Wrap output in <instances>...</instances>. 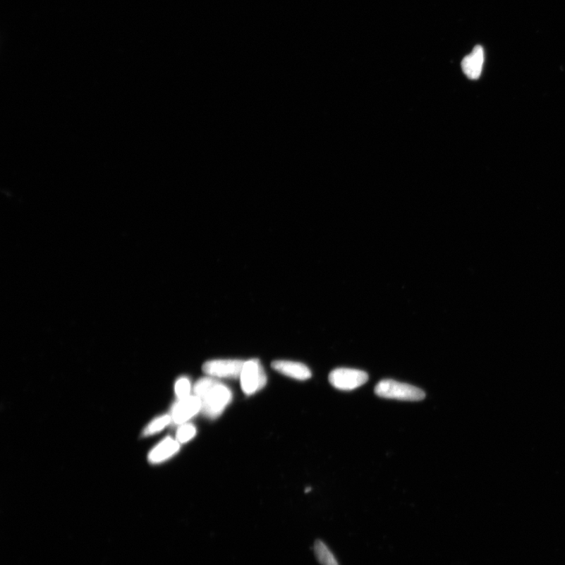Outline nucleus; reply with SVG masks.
Listing matches in <instances>:
<instances>
[{
    "label": "nucleus",
    "mask_w": 565,
    "mask_h": 565,
    "mask_svg": "<svg viewBox=\"0 0 565 565\" xmlns=\"http://www.w3.org/2000/svg\"><path fill=\"white\" fill-rule=\"evenodd\" d=\"M193 390L201 401V413L212 420L219 417L233 399L231 390L212 377L199 379Z\"/></svg>",
    "instance_id": "1"
},
{
    "label": "nucleus",
    "mask_w": 565,
    "mask_h": 565,
    "mask_svg": "<svg viewBox=\"0 0 565 565\" xmlns=\"http://www.w3.org/2000/svg\"><path fill=\"white\" fill-rule=\"evenodd\" d=\"M375 393L382 399L407 401H420L425 397L421 389L392 379L379 382L375 387Z\"/></svg>",
    "instance_id": "2"
},
{
    "label": "nucleus",
    "mask_w": 565,
    "mask_h": 565,
    "mask_svg": "<svg viewBox=\"0 0 565 565\" xmlns=\"http://www.w3.org/2000/svg\"><path fill=\"white\" fill-rule=\"evenodd\" d=\"M240 379L243 391L247 395L259 392L267 383L266 372L257 359L244 362Z\"/></svg>",
    "instance_id": "3"
},
{
    "label": "nucleus",
    "mask_w": 565,
    "mask_h": 565,
    "mask_svg": "<svg viewBox=\"0 0 565 565\" xmlns=\"http://www.w3.org/2000/svg\"><path fill=\"white\" fill-rule=\"evenodd\" d=\"M329 379L334 388L353 390L365 384L368 380V375L360 370L341 367L333 370Z\"/></svg>",
    "instance_id": "4"
},
{
    "label": "nucleus",
    "mask_w": 565,
    "mask_h": 565,
    "mask_svg": "<svg viewBox=\"0 0 565 565\" xmlns=\"http://www.w3.org/2000/svg\"><path fill=\"white\" fill-rule=\"evenodd\" d=\"M244 362L242 360H212L205 362L202 369L212 378L238 379Z\"/></svg>",
    "instance_id": "5"
},
{
    "label": "nucleus",
    "mask_w": 565,
    "mask_h": 565,
    "mask_svg": "<svg viewBox=\"0 0 565 565\" xmlns=\"http://www.w3.org/2000/svg\"><path fill=\"white\" fill-rule=\"evenodd\" d=\"M201 408V401L196 395H190L185 399L178 400L172 409V422L177 425L185 424L199 413Z\"/></svg>",
    "instance_id": "6"
},
{
    "label": "nucleus",
    "mask_w": 565,
    "mask_h": 565,
    "mask_svg": "<svg viewBox=\"0 0 565 565\" xmlns=\"http://www.w3.org/2000/svg\"><path fill=\"white\" fill-rule=\"evenodd\" d=\"M275 371L290 378L305 381L311 378L310 369L302 363L291 360H275L272 363Z\"/></svg>",
    "instance_id": "7"
},
{
    "label": "nucleus",
    "mask_w": 565,
    "mask_h": 565,
    "mask_svg": "<svg viewBox=\"0 0 565 565\" xmlns=\"http://www.w3.org/2000/svg\"><path fill=\"white\" fill-rule=\"evenodd\" d=\"M485 61L484 49L476 46L473 51L466 56L462 61V68L465 75L470 80H478L482 73Z\"/></svg>",
    "instance_id": "8"
},
{
    "label": "nucleus",
    "mask_w": 565,
    "mask_h": 565,
    "mask_svg": "<svg viewBox=\"0 0 565 565\" xmlns=\"http://www.w3.org/2000/svg\"><path fill=\"white\" fill-rule=\"evenodd\" d=\"M179 449L180 443L176 439L166 437L150 451L149 455L150 462L152 464L163 463L166 459L176 455Z\"/></svg>",
    "instance_id": "9"
},
{
    "label": "nucleus",
    "mask_w": 565,
    "mask_h": 565,
    "mask_svg": "<svg viewBox=\"0 0 565 565\" xmlns=\"http://www.w3.org/2000/svg\"><path fill=\"white\" fill-rule=\"evenodd\" d=\"M313 551L317 560L320 564L339 565L336 557L322 540H317L314 543Z\"/></svg>",
    "instance_id": "10"
},
{
    "label": "nucleus",
    "mask_w": 565,
    "mask_h": 565,
    "mask_svg": "<svg viewBox=\"0 0 565 565\" xmlns=\"http://www.w3.org/2000/svg\"><path fill=\"white\" fill-rule=\"evenodd\" d=\"M172 422L171 415H165L156 418L144 430V435H152L163 430Z\"/></svg>",
    "instance_id": "11"
},
{
    "label": "nucleus",
    "mask_w": 565,
    "mask_h": 565,
    "mask_svg": "<svg viewBox=\"0 0 565 565\" xmlns=\"http://www.w3.org/2000/svg\"><path fill=\"white\" fill-rule=\"evenodd\" d=\"M197 429L193 424L185 423L180 425L177 430L176 439L180 444L187 443L196 436Z\"/></svg>",
    "instance_id": "12"
},
{
    "label": "nucleus",
    "mask_w": 565,
    "mask_h": 565,
    "mask_svg": "<svg viewBox=\"0 0 565 565\" xmlns=\"http://www.w3.org/2000/svg\"><path fill=\"white\" fill-rule=\"evenodd\" d=\"M176 394L178 400H183L190 396L191 382L186 377H181L176 383Z\"/></svg>",
    "instance_id": "13"
}]
</instances>
